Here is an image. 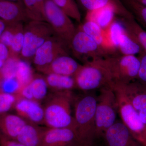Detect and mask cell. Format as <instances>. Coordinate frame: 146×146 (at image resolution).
<instances>
[{"label": "cell", "instance_id": "1", "mask_svg": "<svg viewBox=\"0 0 146 146\" xmlns=\"http://www.w3.org/2000/svg\"><path fill=\"white\" fill-rule=\"evenodd\" d=\"M74 106L76 130L84 145H93L96 137V112L98 96L93 91L77 98Z\"/></svg>", "mask_w": 146, "mask_h": 146}, {"label": "cell", "instance_id": "2", "mask_svg": "<svg viewBox=\"0 0 146 146\" xmlns=\"http://www.w3.org/2000/svg\"><path fill=\"white\" fill-rule=\"evenodd\" d=\"M71 91L55 92L45 103L44 124L48 128H70L76 130L72 115V105L74 100Z\"/></svg>", "mask_w": 146, "mask_h": 146}, {"label": "cell", "instance_id": "3", "mask_svg": "<svg viewBox=\"0 0 146 146\" xmlns=\"http://www.w3.org/2000/svg\"><path fill=\"white\" fill-rule=\"evenodd\" d=\"M101 61L109 77L110 86L127 84L137 79L140 61L135 55L110 56L101 58Z\"/></svg>", "mask_w": 146, "mask_h": 146}, {"label": "cell", "instance_id": "4", "mask_svg": "<svg viewBox=\"0 0 146 146\" xmlns=\"http://www.w3.org/2000/svg\"><path fill=\"white\" fill-rule=\"evenodd\" d=\"M96 112V137H102L116 121L118 105L115 91L110 86L100 89Z\"/></svg>", "mask_w": 146, "mask_h": 146}, {"label": "cell", "instance_id": "5", "mask_svg": "<svg viewBox=\"0 0 146 146\" xmlns=\"http://www.w3.org/2000/svg\"><path fill=\"white\" fill-rule=\"evenodd\" d=\"M98 58L81 65L74 76L76 88L84 92L110 86L109 77Z\"/></svg>", "mask_w": 146, "mask_h": 146}, {"label": "cell", "instance_id": "6", "mask_svg": "<svg viewBox=\"0 0 146 146\" xmlns=\"http://www.w3.org/2000/svg\"><path fill=\"white\" fill-rule=\"evenodd\" d=\"M24 42L21 58L32 60L37 49L50 37L55 35L48 23L30 21L24 27Z\"/></svg>", "mask_w": 146, "mask_h": 146}, {"label": "cell", "instance_id": "7", "mask_svg": "<svg viewBox=\"0 0 146 146\" xmlns=\"http://www.w3.org/2000/svg\"><path fill=\"white\" fill-rule=\"evenodd\" d=\"M111 87L117 97L118 111L122 121L133 138L143 146H146V125L141 119L121 87L117 85H112Z\"/></svg>", "mask_w": 146, "mask_h": 146}, {"label": "cell", "instance_id": "8", "mask_svg": "<svg viewBox=\"0 0 146 146\" xmlns=\"http://www.w3.org/2000/svg\"><path fill=\"white\" fill-rule=\"evenodd\" d=\"M45 9L47 23L55 35L70 48L71 41L76 31L71 18L52 0H45Z\"/></svg>", "mask_w": 146, "mask_h": 146}, {"label": "cell", "instance_id": "9", "mask_svg": "<svg viewBox=\"0 0 146 146\" xmlns=\"http://www.w3.org/2000/svg\"><path fill=\"white\" fill-rule=\"evenodd\" d=\"M70 49L74 56L84 64L100 58L109 56L88 35L80 30L76 31L70 44Z\"/></svg>", "mask_w": 146, "mask_h": 146}, {"label": "cell", "instance_id": "10", "mask_svg": "<svg viewBox=\"0 0 146 146\" xmlns=\"http://www.w3.org/2000/svg\"><path fill=\"white\" fill-rule=\"evenodd\" d=\"M70 48L56 35L47 39L37 49L33 62L39 71L49 65L56 58L64 55H70Z\"/></svg>", "mask_w": 146, "mask_h": 146}, {"label": "cell", "instance_id": "11", "mask_svg": "<svg viewBox=\"0 0 146 146\" xmlns=\"http://www.w3.org/2000/svg\"><path fill=\"white\" fill-rule=\"evenodd\" d=\"M80 142L76 131L70 128L46 127L42 146H78Z\"/></svg>", "mask_w": 146, "mask_h": 146}, {"label": "cell", "instance_id": "12", "mask_svg": "<svg viewBox=\"0 0 146 146\" xmlns=\"http://www.w3.org/2000/svg\"><path fill=\"white\" fill-rule=\"evenodd\" d=\"M113 85H117L122 89L141 119L146 125V86L137 80L127 84Z\"/></svg>", "mask_w": 146, "mask_h": 146}, {"label": "cell", "instance_id": "13", "mask_svg": "<svg viewBox=\"0 0 146 146\" xmlns=\"http://www.w3.org/2000/svg\"><path fill=\"white\" fill-rule=\"evenodd\" d=\"M106 146H143L136 141L122 121H117L105 132Z\"/></svg>", "mask_w": 146, "mask_h": 146}, {"label": "cell", "instance_id": "14", "mask_svg": "<svg viewBox=\"0 0 146 146\" xmlns=\"http://www.w3.org/2000/svg\"><path fill=\"white\" fill-rule=\"evenodd\" d=\"M14 109L17 115L27 122L39 125L44 124V107L39 102L33 100L19 98Z\"/></svg>", "mask_w": 146, "mask_h": 146}, {"label": "cell", "instance_id": "15", "mask_svg": "<svg viewBox=\"0 0 146 146\" xmlns=\"http://www.w3.org/2000/svg\"><path fill=\"white\" fill-rule=\"evenodd\" d=\"M0 19L7 23L30 21L22 1L0 0Z\"/></svg>", "mask_w": 146, "mask_h": 146}, {"label": "cell", "instance_id": "16", "mask_svg": "<svg viewBox=\"0 0 146 146\" xmlns=\"http://www.w3.org/2000/svg\"><path fill=\"white\" fill-rule=\"evenodd\" d=\"M48 89L44 77L35 75L29 83L21 87L17 95L20 98L40 102L48 97Z\"/></svg>", "mask_w": 146, "mask_h": 146}, {"label": "cell", "instance_id": "17", "mask_svg": "<svg viewBox=\"0 0 146 146\" xmlns=\"http://www.w3.org/2000/svg\"><path fill=\"white\" fill-rule=\"evenodd\" d=\"M81 65L70 55H64L56 58L49 65L39 72L45 75L55 74L74 77Z\"/></svg>", "mask_w": 146, "mask_h": 146}, {"label": "cell", "instance_id": "18", "mask_svg": "<svg viewBox=\"0 0 146 146\" xmlns=\"http://www.w3.org/2000/svg\"><path fill=\"white\" fill-rule=\"evenodd\" d=\"M78 29L83 31L94 39L108 55L116 50L110 42L105 30L94 22L86 21L79 27Z\"/></svg>", "mask_w": 146, "mask_h": 146}, {"label": "cell", "instance_id": "19", "mask_svg": "<svg viewBox=\"0 0 146 146\" xmlns=\"http://www.w3.org/2000/svg\"><path fill=\"white\" fill-rule=\"evenodd\" d=\"M27 122L17 114L7 113L0 115V133L16 140Z\"/></svg>", "mask_w": 146, "mask_h": 146}, {"label": "cell", "instance_id": "20", "mask_svg": "<svg viewBox=\"0 0 146 146\" xmlns=\"http://www.w3.org/2000/svg\"><path fill=\"white\" fill-rule=\"evenodd\" d=\"M75 1L86 11L110 6L115 8L117 16H120L121 18L128 19L134 18L124 5L121 0H75Z\"/></svg>", "mask_w": 146, "mask_h": 146}, {"label": "cell", "instance_id": "21", "mask_svg": "<svg viewBox=\"0 0 146 146\" xmlns=\"http://www.w3.org/2000/svg\"><path fill=\"white\" fill-rule=\"evenodd\" d=\"M46 127L27 122L16 139L25 146H42Z\"/></svg>", "mask_w": 146, "mask_h": 146}, {"label": "cell", "instance_id": "22", "mask_svg": "<svg viewBox=\"0 0 146 146\" xmlns=\"http://www.w3.org/2000/svg\"><path fill=\"white\" fill-rule=\"evenodd\" d=\"M117 15L114 7L107 6L102 8L86 11V21H92L105 30L115 20Z\"/></svg>", "mask_w": 146, "mask_h": 146}, {"label": "cell", "instance_id": "23", "mask_svg": "<svg viewBox=\"0 0 146 146\" xmlns=\"http://www.w3.org/2000/svg\"><path fill=\"white\" fill-rule=\"evenodd\" d=\"M44 77L48 88L58 91H72L76 88L74 77L55 74L45 75Z\"/></svg>", "mask_w": 146, "mask_h": 146}, {"label": "cell", "instance_id": "24", "mask_svg": "<svg viewBox=\"0 0 146 146\" xmlns=\"http://www.w3.org/2000/svg\"><path fill=\"white\" fill-rule=\"evenodd\" d=\"M117 50L123 55H135L140 54L144 51L141 45L126 29L120 36Z\"/></svg>", "mask_w": 146, "mask_h": 146}, {"label": "cell", "instance_id": "25", "mask_svg": "<svg viewBox=\"0 0 146 146\" xmlns=\"http://www.w3.org/2000/svg\"><path fill=\"white\" fill-rule=\"evenodd\" d=\"M30 21L46 22L45 0H22Z\"/></svg>", "mask_w": 146, "mask_h": 146}, {"label": "cell", "instance_id": "26", "mask_svg": "<svg viewBox=\"0 0 146 146\" xmlns=\"http://www.w3.org/2000/svg\"><path fill=\"white\" fill-rule=\"evenodd\" d=\"M123 25L146 52V31L135 21V18H121Z\"/></svg>", "mask_w": 146, "mask_h": 146}, {"label": "cell", "instance_id": "27", "mask_svg": "<svg viewBox=\"0 0 146 146\" xmlns=\"http://www.w3.org/2000/svg\"><path fill=\"white\" fill-rule=\"evenodd\" d=\"M34 76L29 62L20 58L18 61L16 77L21 88L29 83Z\"/></svg>", "mask_w": 146, "mask_h": 146}, {"label": "cell", "instance_id": "28", "mask_svg": "<svg viewBox=\"0 0 146 146\" xmlns=\"http://www.w3.org/2000/svg\"><path fill=\"white\" fill-rule=\"evenodd\" d=\"M69 17L78 23L81 21V14L75 0H52Z\"/></svg>", "mask_w": 146, "mask_h": 146}, {"label": "cell", "instance_id": "29", "mask_svg": "<svg viewBox=\"0 0 146 146\" xmlns=\"http://www.w3.org/2000/svg\"><path fill=\"white\" fill-rule=\"evenodd\" d=\"M124 5L131 13L146 25V6L136 0H121Z\"/></svg>", "mask_w": 146, "mask_h": 146}, {"label": "cell", "instance_id": "30", "mask_svg": "<svg viewBox=\"0 0 146 146\" xmlns=\"http://www.w3.org/2000/svg\"><path fill=\"white\" fill-rule=\"evenodd\" d=\"M23 23L21 24L14 35L9 48V57L21 58L24 42Z\"/></svg>", "mask_w": 146, "mask_h": 146}, {"label": "cell", "instance_id": "31", "mask_svg": "<svg viewBox=\"0 0 146 146\" xmlns=\"http://www.w3.org/2000/svg\"><path fill=\"white\" fill-rule=\"evenodd\" d=\"M125 29L123 24L115 19L105 30L110 42L116 50H117L118 43L120 36Z\"/></svg>", "mask_w": 146, "mask_h": 146}, {"label": "cell", "instance_id": "32", "mask_svg": "<svg viewBox=\"0 0 146 146\" xmlns=\"http://www.w3.org/2000/svg\"><path fill=\"white\" fill-rule=\"evenodd\" d=\"M19 98L17 95L0 91V115L8 113L11 110L14 109Z\"/></svg>", "mask_w": 146, "mask_h": 146}, {"label": "cell", "instance_id": "33", "mask_svg": "<svg viewBox=\"0 0 146 146\" xmlns=\"http://www.w3.org/2000/svg\"><path fill=\"white\" fill-rule=\"evenodd\" d=\"M23 23H7L6 27L0 38V42L9 48L15 33L20 25Z\"/></svg>", "mask_w": 146, "mask_h": 146}, {"label": "cell", "instance_id": "34", "mask_svg": "<svg viewBox=\"0 0 146 146\" xmlns=\"http://www.w3.org/2000/svg\"><path fill=\"white\" fill-rule=\"evenodd\" d=\"M139 54L140 66L136 80L146 86V52L144 50Z\"/></svg>", "mask_w": 146, "mask_h": 146}, {"label": "cell", "instance_id": "35", "mask_svg": "<svg viewBox=\"0 0 146 146\" xmlns=\"http://www.w3.org/2000/svg\"><path fill=\"white\" fill-rule=\"evenodd\" d=\"M0 146H25L16 140L10 139L0 133Z\"/></svg>", "mask_w": 146, "mask_h": 146}, {"label": "cell", "instance_id": "36", "mask_svg": "<svg viewBox=\"0 0 146 146\" xmlns=\"http://www.w3.org/2000/svg\"><path fill=\"white\" fill-rule=\"evenodd\" d=\"M7 25V23L0 19V38Z\"/></svg>", "mask_w": 146, "mask_h": 146}, {"label": "cell", "instance_id": "37", "mask_svg": "<svg viewBox=\"0 0 146 146\" xmlns=\"http://www.w3.org/2000/svg\"><path fill=\"white\" fill-rule=\"evenodd\" d=\"M136 1L141 3L142 4L146 6V0H136Z\"/></svg>", "mask_w": 146, "mask_h": 146}, {"label": "cell", "instance_id": "38", "mask_svg": "<svg viewBox=\"0 0 146 146\" xmlns=\"http://www.w3.org/2000/svg\"><path fill=\"white\" fill-rule=\"evenodd\" d=\"M7 1H19L22 0H7Z\"/></svg>", "mask_w": 146, "mask_h": 146}, {"label": "cell", "instance_id": "39", "mask_svg": "<svg viewBox=\"0 0 146 146\" xmlns=\"http://www.w3.org/2000/svg\"><path fill=\"white\" fill-rule=\"evenodd\" d=\"M78 146H92V145H81Z\"/></svg>", "mask_w": 146, "mask_h": 146}, {"label": "cell", "instance_id": "40", "mask_svg": "<svg viewBox=\"0 0 146 146\" xmlns=\"http://www.w3.org/2000/svg\"></svg>", "mask_w": 146, "mask_h": 146}]
</instances>
